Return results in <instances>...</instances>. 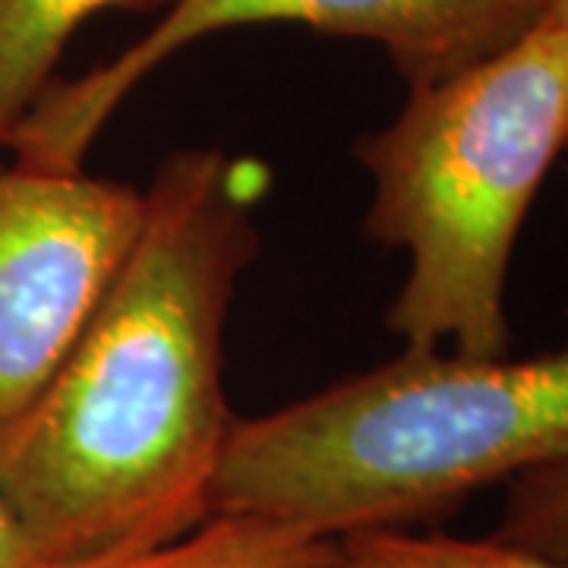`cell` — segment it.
Instances as JSON below:
<instances>
[{
	"mask_svg": "<svg viewBox=\"0 0 568 568\" xmlns=\"http://www.w3.org/2000/svg\"><path fill=\"white\" fill-rule=\"evenodd\" d=\"M260 168L219 149L164 159L102 304L3 439L0 489L44 566L171 544L212 515L234 417L224 320L256 256Z\"/></svg>",
	"mask_w": 568,
	"mask_h": 568,
	"instance_id": "6da1fadb",
	"label": "cell"
},
{
	"mask_svg": "<svg viewBox=\"0 0 568 568\" xmlns=\"http://www.w3.org/2000/svg\"><path fill=\"white\" fill-rule=\"evenodd\" d=\"M568 455V345L508 361L407 351L263 417L234 420L212 515L335 540L407 528Z\"/></svg>",
	"mask_w": 568,
	"mask_h": 568,
	"instance_id": "7a4b0ae2",
	"label": "cell"
},
{
	"mask_svg": "<svg viewBox=\"0 0 568 568\" xmlns=\"http://www.w3.org/2000/svg\"><path fill=\"white\" fill-rule=\"evenodd\" d=\"M568 149V32L549 17L448 80L410 89L357 142L373 181L366 234L407 253L388 328L407 351L506 357L511 253Z\"/></svg>",
	"mask_w": 568,
	"mask_h": 568,
	"instance_id": "3957f363",
	"label": "cell"
},
{
	"mask_svg": "<svg viewBox=\"0 0 568 568\" xmlns=\"http://www.w3.org/2000/svg\"><path fill=\"white\" fill-rule=\"evenodd\" d=\"M547 0H174L159 26L111 63L51 82L10 136L13 162L80 171L92 142L152 70L231 26L301 22L379 44L410 89L448 80L521 39Z\"/></svg>",
	"mask_w": 568,
	"mask_h": 568,
	"instance_id": "277c9868",
	"label": "cell"
},
{
	"mask_svg": "<svg viewBox=\"0 0 568 568\" xmlns=\"http://www.w3.org/2000/svg\"><path fill=\"white\" fill-rule=\"evenodd\" d=\"M136 186L0 164V439L36 405L142 224Z\"/></svg>",
	"mask_w": 568,
	"mask_h": 568,
	"instance_id": "5b68a950",
	"label": "cell"
},
{
	"mask_svg": "<svg viewBox=\"0 0 568 568\" xmlns=\"http://www.w3.org/2000/svg\"><path fill=\"white\" fill-rule=\"evenodd\" d=\"M174 0H0V149L54 82V67L82 22L102 10H155Z\"/></svg>",
	"mask_w": 568,
	"mask_h": 568,
	"instance_id": "8992f818",
	"label": "cell"
},
{
	"mask_svg": "<svg viewBox=\"0 0 568 568\" xmlns=\"http://www.w3.org/2000/svg\"><path fill=\"white\" fill-rule=\"evenodd\" d=\"M332 540L260 515H209L162 547L41 568H320Z\"/></svg>",
	"mask_w": 568,
	"mask_h": 568,
	"instance_id": "52a82bcc",
	"label": "cell"
},
{
	"mask_svg": "<svg viewBox=\"0 0 568 568\" xmlns=\"http://www.w3.org/2000/svg\"><path fill=\"white\" fill-rule=\"evenodd\" d=\"M320 568H568V559L499 537L467 540L414 534L410 528H376L335 537Z\"/></svg>",
	"mask_w": 568,
	"mask_h": 568,
	"instance_id": "ba28073f",
	"label": "cell"
},
{
	"mask_svg": "<svg viewBox=\"0 0 568 568\" xmlns=\"http://www.w3.org/2000/svg\"><path fill=\"white\" fill-rule=\"evenodd\" d=\"M493 537L568 559V455L508 480Z\"/></svg>",
	"mask_w": 568,
	"mask_h": 568,
	"instance_id": "9c48e42d",
	"label": "cell"
},
{
	"mask_svg": "<svg viewBox=\"0 0 568 568\" xmlns=\"http://www.w3.org/2000/svg\"><path fill=\"white\" fill-rule=\"evenodd\" d=\"M41 556L17 518L10 499L0 489V568H41Z\"/></svg>",
	"mask_w": 568,
	"mask_h": 568,
	"instance_id": "30bf717a",
	"label": "cell"
},
{
	"mask_svg": "<svg viewBox=\"0 0 568 568\" xmlns=\"http://www.w3.org/2000/svg\"><path fill=\"white\" fill-rule=\"evenodd\" d=\"M544 17H549L552 22H559L568 32V0H547V13H544Z\"/></svg>",
	"mask_w": 568,
	"mask_h": 568,
	"instance_id": "8fae6325",
	"label": "cell"
}]
</instances>
